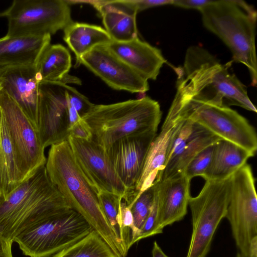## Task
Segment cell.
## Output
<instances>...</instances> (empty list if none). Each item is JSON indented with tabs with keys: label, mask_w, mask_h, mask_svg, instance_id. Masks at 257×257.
<instances>
[{
	"label": "cell",
	"mask_w": 257,
	"mask_h": 257,
	"mask_svg": "<svg viewBox=\"0 0 257 257\" xmlns=\"http://www.w3.org/2000/svg\"><path fill=\"white\" fill-rule=\"evenodd\" d=\"M213 148L214 144L198 153L188 165L183 174L190 180L196 176L202 177L210 163Z\"/></svg>",
	"instance_id": "obj_30"
},
{
	"label": "cell",
	"mask_w": 257,
	"mask_h": 257,
	"mask_svg": "<svg viewBox=\"0 0 257 257\" xmlns=\"http://www.w3.org/2000/svg\"><path fill=\"white\" fill-rule=\"evenodd\" d=\"M117 56L147 80H156L166 62L161 51L139 37L106 45Z\"/></svg>",
	"instance_id": "obj_20"
},
{
	"label": "cell",
	"mask_w": 257,
	"mask_h": 257,
	"mask_svg": "<svg viewBox=\"0 0 257 257\" xmlns=\"http://www.w3.org/2000/svg\"><path fill=\"white\" fill-rule=\"evenodd\" d=\"M39 83L35 65H19L0 69L2 90L18 104L37 131Z\"/></svg>",
	"instance_id": "obj_17"
},
{
	"label": "cell",
	"mask_w": 257,
	"mask_h": 257,
	"mask_svg": "<svg viewBox=\"0 0 257 257\" xmlns=\"http://www.w3.org/2000/svg\"><path fill=\"white\" fill-rule=\"evenodd\" d=\"M235 257H244L241 253L239 251L236 253Z\"/></svg>",
	"instance_id": "obj_38"
},
{
	"label": "cell",
	"mask_w": 257,
	"mask_h": 257,
	"mask_svg": "<svg viewBox=\"0 0 257 257\" xmlns=\"http://www.w3.org/2000/svg\"><path fill=\"white\" fill-rule=\"evenodd\" d=\"M53 257H116L109 246L93 229L86 236Z\"/></svg>",
	"instance_id": "obj_27"
},
{
	"label": "cell",
	"mask_w": 257,
	"mask_h": 257,
	"mask_svg": "<svg viewBox=\"0 0 257 257\" xmlns=\"http://www.w3.org/2000/svg\"><path fill=\"white\" fill-rule=\"evenodd\" d=\"M174 98L188 118L221 139L234 143L255 154L257 137L254 128L229 107L200 99L177 88Z\"/></svg>",
	"instance_id": "obj_6"
},
{
	"label": "cell",
	"mask_w": 257,
	"mask_h": 257,
	"mask_svg": "<svg viewBox=\"0 0 257 257\" xmlns=\"http://www.w3.org/2000/svg\"><path fill=\"white\" fill-rule=\"evenodd\" d=\"M155 197V185L139 194L134 200L127 205L133 217L134 231L132 235L131 245L136 242V239L147 219L153 207Z\"/></svg>",
	"instance_id": "obj_28"
},
{
	"label": "cell",
	"mask_w": 257,
	"mask_h": 257,
	"mask_svg": "<svg viewBox=\"0 0 257 257\" xmlns=\"http://www.w3.org/2000/svg\"><path fill=\"white\" fill-rule=\"evenodd\" d=\"M63 39L75 54L76 65H80V58L94 47L107 45L112 39L102 27L73 21L65 28Z\"/></svg>",
	"instance_id": "obj_24"
},
{
	"label": "cell",
	"mask_w": 257,
	"mask_h": 257,
	"mask_svg": "<svg viewBox=\"0 0 257 257\" xmlns=\"http://www.w3.org/2000/svg\"><path fill=\"white\" fill-rule=\"evenodd\" d=\"M92 5L102 17L105 30L113 41L125 42L138 37V13L132 0L81 1Z\"/></svg>",
	"instance_id": "obj_21"
},
{
	"label": "cell",
	"mask_w": 257,
	"mask_h": 257,
	"mask_svg": "<svg viewBox=\"0 0 257 257\" xmlns=\"http://www.w3.org/2000/svg\"><path fill=\"white\" fill-rule=\"evenodd\" d=\"M71 65V56L66 47L60 44H50L35 64L38 81L64 83Z\"/></svg>",
	"instance_id": "obj_25"
},
{
	"label": "cell",
	"mask_w": 257,
	"mask_h": 257,
	"mask_svg": "<svg viewBox=\"0 0 257 257\" xmlns=\"http://www.w3.org/2000/svg\"><path fill=\"white\" fill-rule=\"evenodd\" d=\"M187 118L180 103L174 98L160 133L148 151L135 191L141 193L151 186L164 167L173 141Z\"/></svg>",
	"instance_id": "obj_16"
},
{
	"label": "cell",
	"mask_w": 257,
	"mask_h": 257,
	"mask_svg": "<svg viewBox=\"0 0 257 257\" xmlns=\"http://www.w3.org/2000/svg\"><path fill=\"white\" fill-rule=\"evenodd\" d=\"M204 26L228 47L232 62L245 66L251 84L257 83L255 46L257 13L243 1L213 0L200 11Z\"/></svg>",
	"instance_id": "obj_5"
},
{
	"label": "cell",
	"mask_w": 257,
	"mask_h": 257,
	"mask_svg": "<svg viewBox=\"0 0 257 257\" xmlns=\"http://www.w3.org/2000/svg\"><path fill=\"white\" fill-rule=\"evenodd\" d=\"M249 249L248 257H257V237L251 241Z\"/></svg>",
	"instance_id": "obj_37"
},
{
	"label": "cell",
	"mask_w": 257,
	"mask_h": 257,
	"mask_svg": "<svg viewBox=\"0 0 257 257\" xmlns=\"http://www.w3.org/2000/svg\"><path fill=\"white\" fill-rule=\"evenodd\" d=\"M79 94L62 82L39 83L37 131L45 149L67 141L69 110Z\"/></svg>",
	"instance_id": "obj_12"
},
{
	"label": "cell",
	"mask_w": 257,
	"mask_h": 257,
	"mask_svg": "<svg viewBox=\"0 0 257 257\" xmlns=\"http://www.w3.org/2000/svg\"><path fill=\"white\" fill-rule=\"evenodd\" d=\"M157 134L126 137L116 141L105 151L116 173L129 193L127 203L137 196L136 186L150 146Z\"/></svg>",
	"instance_id": "obj_15"
},
{
	"label": "cell",
	"mask_w": 257,
	"mask_h": 257,
	"mask_svg": "<svg viewBox=\"0 0 257 257\" xmlns=\"http://www.w3.org/2000/svg\"><path fill=\"white\" fill-rule=\"evenodd\" d=\"M232 62L222 64L205 49L192 46L186 51L183 65L174 67L177 88L202 100L256 112L246 86L229 70Z\"/></svg>",
	"instance_id": "obj_2"
},
{
	"label": "cell",
	"mask_w": 257,
	"mask_h": 257,
	"mask_svg": "<svg viewBox=\"0 0 257 257\" xmlns=\"http://www.w3.org/2000/svg\"><path fill=\"white\" fill-rule=\"evenodd\" d=\"M45 167L50 180L71 208L86 220L116 257H126L127 251L103 212L98 194L77 164L67 141L51 146Z\"/></svg>",
	"instance_id": "obj_1"
},
{
	"label": "cell",
	"mask_w": 257,
	"mask_h": 257,
	"mask_svg": "<svg viewBox=\"0 0 257 257\" xmlns=\"http://www.w3.org/2000/svg\"><path fill=\"white\" fill-rule=\"evenodd\" d=\"M152 257H169L163 251L157 241H155L152 250Z\"/></svg>",
	"instance_id": "obj_36"
},
{
	"label": "cell",
	"mask_w": 257,
	"mask_h": 257,
	"mask_svg": "<svg viewBox=\"0 0 257 257\" xmlns=\"http://www.w3.org/2000/svg\"><path fill=\"white\" fill-rule=\"evenodd\" d=\"M13 241L0 235V257H13L12 247Z\"/></svg>",
	"instance_id": "obj_35"
},
{
	"label": "cell",
	"mask_w": 257,
	"mask_h": 257,
	"mask_svg": "<svg viewBox=\"0 0 257 257\" xmlns=\"http://www.w3.org/2000/svg\"><path fill=\"white\" fill-rule=\"evenodd\" d=\"M230 186V177L207 180L198 195L190 197L192 229L186 257H206L209 252L215 232L226 216Z\"/></svg>",
	"instance_id": "obj_7"
},
{
	"label": "cell",
	"mask_w": 257,
	"mask_h": 257,
	"mask_svg": "<svg viewBox=\"0 0 257 257\" xmlns=\"http://www.w3.org/2000/svg\"><path fill=\"white\" fill-rule=\"evenodd\" d=\"M79 63L113 89L142 93L149 89L148 80L117 56L106 45L92 48L80 58Z\"/></svg>",
	"instance_id": "obj_14"
},
{
	"label": "cell",
	"mask_w": 257,
	"mask_h": 257,
	"mask_svg": "<svg viewBox=\"0 0 257 257\" xmlns=\"http://www.w3.org/2000/svg\"><path fill=\"white\" fill-rule=\"evenodd\" d=\"M0 110L24 181L45 165L47 158L45 148L30 120L18 104L2 90L0 93Z\"/></svg>",
	"instance_id": "obj_11"
},
{
	"label": "cell",
	"mask_w": 257,
	"mask_h": 257,
	"mask_svg": "<svg viewBox=\"0 0 257 257\" xmlns=\"http://www.w3.org/2000/svg\"><path fill=\"white\" fill-rule=\"evenodd\" d=\"M162 112L149 96L108 104L92 103L81 118L88 125L91 140L104 151L128 136L157 134Z\"/></svg>",
	"instance_id": "obj_4"
},
{
	"label": "cell",
	"mask_w": 257,
	"mask_h": 257,
	"mask_svg": "<svg viewBox=\"0 0 257 257\" xmlns=\"http://www.w3.org/2000/svg\"><path fill=\"white\" fill-rule=\"evenodd\" d=\"M51 35L0 38V69L35 65L45 49L50 44Z\"/></svg>",
	"instance_id": "obj_22"
},
{
	"label": "cell",
	"mask_w": 257,
	"mask_h": 257,
	"mask_svg": "<svg viewBox=\"0 0 257 257\" xmlns=\"http://www.w3.org/2000/svg\"><path fill=\"white\" fill-rule=\"evenodd\" d=\"M162 232L163 231L159 226L158 199L155 185V197L153 207L136 239V242L142 239L161 234Z\"/></svg>",
	"instance_id": "obj_31"
},
{
	"label": "cell",
	"mask_w": 257,
	"mask_h": 257,
	"mask_svg": "<svg viewBox=\"0 0 257 257\" xmlns=\"http://www.w3.org/2000/svg\"><path fill=\"white\" fill-rule=\"evenodd\" d=\"M71 208L50 180L45 165L0 198V235L12 240Z\"/></svg>",
	"instance_id": "obj_3"
},
{
	"label": "cell",
	"mask_w": 257,
	"mask_h": 257,
	"mask_svg": "<svg viewBox=\"0 0 257 257\" xmlns=\"http://www.w3.org/2000/svg\"><path fill=\"white\" fill-rule=\"evenodd\" d=\"M191 180L184 174L153 183L157 196L160 229L182 220L187 213Z\"/></svg>",
	"instance_id": "obj_18"
},
{
	"label": "cell",
	"mask_w": 257,
	"mask_h": 257,
	"mask_svg": "<svg viewBox=\"0 0 257 257\" xmlns=\"http://www.w3.org/2000/svg\"><path fill=\"white\" fill-rule=\"evenodd\" d=\"M194 122L192 133L180 138L173 144L164 167L155 181L163 180L183 174L188 165L198 153L221 139Z\"/></svg>",
	"instance_id": "obj_19"
},
{
	"label": "cell",
	"mask_w": 257,
	"mask_h": 257,
	"mask_svg": "<svg viewBox=\"0 0 257 257\" xmlns=\"http://www.w3.org/2000/svg\"><path fill=\"white\" fill-rule=\"evenodd\" d=\"M132 2L139 12L154 7L171 5L172 0H132Z\"/></svg>",
	"instance_id": "obj_34"
},
{
	"label": "cell",
	"mask_w": 257,
	"mask_h": 257,
	"mask_svg": "<svg viewBox=\"0 0 257 257\" xmlns=\"http://www.w3.org/2000/svg\"><path fill=\"white\" fill-rule=\"evenodd\" d=\"M70 5L64 0H15L0 18L8 21V36H51L73 22Z\"/></svg>",
	"instance_id": "obj_9"
},
{
	"label": "cell",
	"mask_w": 257,
	"mask_h": 257,
	"mask_svg": "<svg viewBox=\"0 0 257 257\" xmlns=\"http://www.w3.org/2000/svg\"><path fill=\"white\" fill-rule=\"evenodd\" d=\"M254 155L234 143L220 139L214 144L210 163L202 177L205 181L227 179Z\"/></svg>",
	"instance_id": "obj_23"
},
{
	"label": "cell",
	"mask_w": 257,
	"mask_h": 257,
	"mask_svg": "<svg viewBox=\"0 0 257 257\" xmlns=\"http://www.w3.org/2000/svg\"><path fill=\"white\" fill-rule=\"evenodd\" d=\"M75 159L86 180L97 194L100 191L117 195L127 203L130 194L116 173L105 151L92 140L68 137Z\"/></svg>",
	"instance_id": "obj_13"
},
{
	"label": "cell",
	"mask_w": 257,
	"mask_h": 257,
	"mask_svg": "<svg viewBox=\"0 0 257 257\" xmlns=\"http://www.w3.org/2000/svg\"><path fill=\"white\" fill-rule=\"evenodd\" d=\"M69 132L70 136L76 139L85 141L92 139L91 131L87 124L82 118L69 128Z\"/></svg>",
	"instance_id": "obj_32"
},
{
	"label": "cell",
	"mask_w": 257,
	"mask_h": 257,
	"mask_svg": "<svg viewBox=\"0 0 257 257\" xmlns=\"http://www.w3.org/2000/svg\"><path fill=\"white\" fill-rule=\"evenodd\" d=\"M98 198L103 212L116 236L120 240L117 215L119 204L122 198L113 193L100 191L98 193Z\"/></svg>",
	"instance_id": "obj_29"
},
{
	"label": "cell",
	"mask_w": 257,
	"mask_h": 257,
	"mask_svg": "<svg viewBox=\"0 0 257 257\" xmlns=\"http://www.w3.org/2000/svg\"><path fill=\"white\" fill-rule=\"evenodd\" d=\"M23 182L9 133L0 110V198L5 199Z\"/></svg>",
	"instance_id": "obj_26"
},
{
	"label": "cell",
	"mask_w": 257,
	"mask_h": 257,
	"mask_svg": "<svg viewBox=\"0 0 257 257\" xmlns=\"http://www.w3.org/2000/svg\"><path fill=\"white\" fill-rule=\"evenodd\" d=\"M93 230L77 211L65 210L14 239L29 257H53Z\"/></svg>",
	"instance_id": "obj_8"
},
{
	"label": "cell",
	"mask_w": 257,
	"mask_h": 257,
	"mask_svg": "<svg viewBox=\"0 0 257 257\" xmlns=\"http://www.w3.org/2000/svg\"><path fill=\"white\" fill-rule=\"evenodd\" d=\"M213 0H172L171 5L185 9H193L200 11Z\"/></svg>",
	"instance_id": "obj_33"
},
{
	"label": "cell",
	"mask_w": 257,
	"mask_h": 257,
	"mask_svg": "<svg viewBox=\"0 0 257 257\" xmlns=\"http://www.w3.org/2000/svg\"><path fill=\"white\" fill-rule=\"evenodd\" d=\"M1 91H2V87H1V85L0 84V93H1Z\"/></svg>",
	"instance_id": "obj_39"
},
{
	"label": "cell",
	"mask_w": 257,
	"mask_h": 257,
	"mask_svg": "<svg viewBox=\"0 0 257 257\" xmlns=\"http://www.w3.org/2000/svg\"><path fill=\"white\" fill-rule=\"evenodd\" d=\"M239 252L248 257L250 243L257 237V197L255 179L246 163L230 176V194L225 217Z\"/></svg>",
	"instance_id": "obj_10"
}]
</instances>
